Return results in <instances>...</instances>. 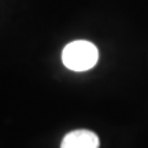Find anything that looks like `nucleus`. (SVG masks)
<instances>
[{
    "label": "nucleus",
    "instance_id": "1",
    "mask_svg": "<svg viewBox=\"0 0 148 148\" xmlns=\"http://www.w3.org/2000/svg\"><path fill=\"white\" fill-rule=\"evenodd\" d=\"M62 60L64 66L73 71H86L97 63L99 49L93 42L86 40H75L63 48Z\"/></svg>",
    "mask_w": 148,
    "mask_h": 148
},
{
    "label": "nucleus",
    "instance_id": "2",
    "mask_svg": "<svg viewBox=\"0 0 148 148\" xmlns=\"http://www.w3.org/2000/svg\"><path fill=\"white\" fill-rule=\"evenodd\" d=\"M97 134L86 129H78L67 133L62 140L60 148H99Z\"/></svg>",
    "mask_w": 148,
    "mask_h": 148
}]
</instances>
